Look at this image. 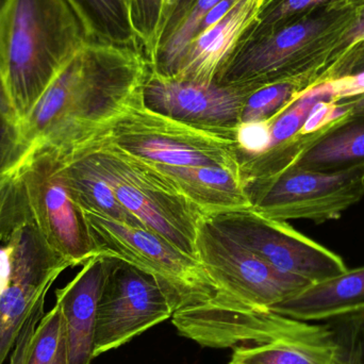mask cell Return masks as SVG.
Instances as JSON below:
<instances>
[{"mask_svg":"<svg viewBox=\"0 0 364 364\" xmlns=\"http://www.w3.org/2000/svg\"><path fill=\"white\" fill-rule=\"evenodd\" d=\"M149 73L142 50L85 42L17 124L19 156L33 144L49 145L66 156L100 140L144 106Z\"/></svg>","mask_w":364,"mask_h":364,"instance_id":"obj_1","label":"cell"},{"mask_svg":"<svg viewBox=\"0 0 364 364\" xmlns=\"http://www.w3.org/2000/svg\"><path fill=\"white\" fill-rule=\"evenodd\" d=\"M98 141L145 162L205 216L250 208L235 141L184 125L144 106L119 119Z\"/></svg>","mask_w":364,"mask_h":364,"instance_id":"obj_2","label":"cell"},{"mask_svg":"<svg viewBox=\"0 0 364 364\" xmlns=\"http://www.w3.org/2000/svg\"><path fill=\"white\" fill-rule=\"evenodd\" d=\"M87 42L68 0H8L0 11V77L15 127Z\"/></svg>","mask_w":364,"mask_h":364,"instance_id":"obj_3","label":"cell"},{"mask_svg":"<svg viewBox=\"0 0 364 364\" xmlns=\"http://www.w3.org/2000/svg\"><path fill=\"white\" fill-rule=\"evenodd\" d=\"M348 1L321 6L264 36L242 41L214 82L250 92L305 75L321 76L338 38L356 17Z\"/></svg>","mask_w":364,"mask_h":364,"instance_id":"obj_4","label":"cell"},{"mask_svg":"<svg viewBox=\"0 0 364 364\" xmlns=\"http://www.w3.org/2000/svg\"><path fill=\"white\" fill-rule=\"evenodd\" d=\"M66 156L81 158L102 177L144 229L197 259V230L205 215L172 182L145 162L102 141Z\"/></svg>","mask_w":364,"mask_h":364,"instance_id":"obj_5","label":"cell"},{"mask_svg":"<svg viewBox=\"0 0 364 364\" xmlns=\"http://www.w3.org/2000/svg\"><path fill=\"white\" fill-rule=\"evenodd\" d=\"M96 256L122 259L156 278L175 312L209 303L218 295L197 259L164 237L95 214L83 213Z\"/></svg>","mask_w":364,"mask_h":364,"instance_id":"obj_6","label":"cell"},{"mask_svg":"<svg viewBox=\"0 0 364 364\" xmlns=\"http://www.w3.org/2000/svg\"><path fill=\"white\" fill-rule=\"evenodd\" d=\"M250 209L271 220H339L364 196V162L331 171L291 166L276 176L244 182Z\"/></svg>","mask_w":364,"mask_h":364,"instance_id":"obj_7","label":"cell"},{"mask_svg":"<svg viewBox=\"0 0 364 364\" xmlns=\"http://www.w3.org/2000/svg\"><path fill=\"white\" fill-rule=\"evenodd\" d=\"M197 260L218 288L209 303L237 309L271 310L310 286L278 271L218 230L207 216L196 237Z\"/></svg>","mask_w":364,"mask_h":364,"instance_id":"obj_8","label":"cell"},{"mask_svg":"<svg viewBox=\"0 0 364 364\" xmlns=\"http://www.w3.org/2000/svg\"><path fill=\"white\" fill-rule=\"evenodd\" d=\"M9 168L21 181L34 218L51 247L72 267L96 257L85 215L62 178L57 149L31 145Z\"/></svg>","mask_w":364,"mask_h":364,"instance_id":"obj_9","label":"cell"},{"mask_svg":"<svg viewBox=\"0 0 364 364\" xmlns=\"http://www.w3.org/2000/svg\"><path fill=\"white\" fill-rule=\"evenodd\" d=\"M235 243L288 275L310 284L335 277L348 269L339 255L293 228L248 209L207 216Z\"/></svg>","mask_w":364,"mask_h":364,"instance_id":"obj_10","label":"cell"},{"mask_svg":"<svg viewBox=\"0 0 364 364\" xmlns=\"http://www.w3.org/2000/svg\"><path fill=\"white\" fill-rule=\"evenodd\" d=\"M106 257L108 269L98 304L94 358L125 346L174 314L154 276L122 259Z\"/></svg>","mask_w":364,"mask_h":364,"instance_id":"obj_11","label":"cell"},{"mask_svg":"<svg viewBox=\"0 0 364 364\" xmlns=\"http://www.w3.org/2000/svg\"><path fill=\"white\" fill-rule=\"evenodd\" d=\"M172 323L183 337L212 348H235L277 340L305 339L318 335L326 328V323L301 322L272 310L237 309L211 303L175 312Z\"/></svg>","mask_w":364,"mask_h":364,"instance_id":"obj_12","label":"cell"},{"mask_svg":"<svg viewBox=\"0 0 364 364\" xmlns=\"http://www.w3.org/2000/svg\"><path fill=\"white\" fill-rule=\"evenodd\" d=\"M254 92L216 82H192L149 73L143 105L151 112L235 141L242 111Z\"/></svg>","mask_w":364,"mask_h":364,"instance_id":"obj_13","label":"cell"},{"mask_svg":"<svg viewBox=\"0 0 364 364\" xmlns=\"http://www.w3.org/2000/svg\"><path fill=\"white\" fill-rule=\"evenodd\" d=\"M64 288L55 291L61 306L68 364H91L94 359L97 309L107 277L106 256H96Z\"/></svg>","mask_w":364,"mask_h":364,"instance_id":"obj_14","label":"cell"},{"mask_svg":"<svg viewBox=\"0 0 364 364\" xmlns=\"http://www.w3.org/2000/svg\"><path fill=\"white\" fill-rule=\"evenodd\" d=\"M264 1L237 0L215 25L194 38L177 72L170 78L205 85L214 82L226 60L256 23Z\"/></svg>","mask_w":364,"mask_h":364,"instance_id":"obj_15","label":"cell"},{"mask_svg":"<svg viewBox=\"0 0 364 364\" xmlns=\"http://www.w3.org/2000/svg\"><path fill=\"white\" fill-rule=\"evenodd\" d=\"M364 308V265L310 284L272 311L301 322H326Z\"/></svg>","mask_w":364,"mask_h":364,"instance_id":"obj_16","label":"cell"},{"mask_svg":"<svg viewBox=\"0 0 364 364\" xmlns=\"http://www.w3.org/2000/svg\"><path fill=\"white\" fill-rule=\"evenodd\" d=\"M343 348L335 326L305 339L277 340L235 348L229 364H342Z\"/></svg>","mask_w":364,"mask_h":364,"instance_id":"obj_17","label":"cell"},{"mask_svg":"<svg viewBox=\"0 0 364 364\" xmlns=\"http://www.w3.org/2000/svg\"><path fill=\"white\" fill-rule=\"evenodd\" d=\"M59 157L62 178L82 213L95 214L128 226L144 228L142 223L119 203L110 186L81 158L60 154Z\"/></svg>","mask_w":364,"mask_h":364,"instance_id":"obj_18","label":"cell"},{"mask_svg":"<svg viewBox=\"0 0 364 364\" xmlns=\"http://www.w3.org/2000/svg\"><path fill=\"white\" fill-rule=\"evenodd\" d=\"M68 2L78 16L87 42L130 47L143 51L140 36L132 21V9L124 0H68Z\"/></svg>","mask_w":364,"mask_h":364,"instance_id":"obj_19","label":"cell"},{"mask_svg":"<svg viewBox=\"0 0 364 364\" xmlns=\"http://www.w3.org/2000/svg\"><path fill=\"white\" fill-rule=\"evenodd\" d=\"M364 162V117L346 119L308 149L295 166L331 171Z\"/></svg>","mask_w":364,"mask_h":364,"instance_id":"obj_20","label":"cell"},{"mask_svg":"<svg viewBox=\"0 0 364 364\" xmlns=\"http://www.w3.org/2000/svg\"><path fill=\"white\" fill-rule=\"evenodd\" d=\"M318 85V76L305 75L265 85L248 96L242 111L241 123L273 119L301 94Z\"/></svg>","mask_w":364,"mask_h":364,"instance_id":"obj_21","label":"cell"},{"mask_svg":"<svg viewBox=\"0 0 364 364\" xmlns=\"http://www.w3.org/2000/svg\"><path fill=\"white\" fill-rule=\"evenodd\" d=\"M220 0H197L172 34L158 46L151 59V70L164 77H173L188 47L198 33L210 9Z\"/></svg>","mask_w":364,"mask_h":364,"instance_id":"obj_22","label":"cell"},{"mask_svg":"<svg viewBox=\"0 0 364 364\" xmlns=\"http://www.w3.org/2000/svg\"><path fill=\"white\" fill-rule=\"evenodd\" d=\"M339 1L348 0H265L256 23L242 41L264 36L291 19L303 16L321 6Z\"/></svg>","mask_w":364,"mask_h":364,"instance_id":"obj_23","label":"cell"},{"mask_svg":"<svg viewBox=\"0 0 364 364\" xmlns=\"http://www.w3.org/2000/svg\"><path fill=\"white\" fill-rule=\"evenodd\" d=\"M64 331L61 306L55 301L38 323L26 364H50L57 354Z\"/></svg>","mask_w":364,"mask_h":364,"instance_id":"obj_24","label":"cell"},{"mask_svg":"<svg viewBox=\"0 0 364 364\" xmlns=\"http://www.w3.org/2000/svg\"><path fill=\"white\" fill-rule=\"evenodd\" d=\"M132 14L143 51L147 60L151 61L166 18L164 0H134Z\"/></svg>","mask_w":364,"mask_h":364,"instance_id":"obj_25","label":"cell"},{"mask_svg":"<svg viewBox=\"0 0 364 364\" xmlns=\"http://www.w3.org/2000/svg\"><path fill=\"white\" fill-rule=\"evenodd\" d=\"M343 348L342 364H364V328L350 314L329 320Z\"/></svg>","mask_w":364,"mask_h":364,"instance_id":"obj_26","label":"cell"},{"mask_svg":"<svg viewBox=\"0 0 364 364\" xmlns=\"http://www.w3.org/2000/svg\"><path fill=\"white\" fill-rule=\"evenodd\" d=\"M271 134L272 119L240 124L235 136L240 160L265 153L271 144Z\"/></svg>","mask_w":364,"mask_h":364,"instance_id":"obj_27","label":"cell"},{"mask_svg":"<svg viewBox=\"0 0 364 364\" xmlns=\"http://www.w3.org/2000/svg\"><path fill=\"white\" fill-rule=\"evenodd\" d=\"M45 299H41L34 306L33 309L23 322L18 336H17L14 348H13L10 357H9L10 358L9 364H26L27 363L28 355H29L30 348H31L36 328H38V323L45 314Z\"/></svg>","mask_w":364,"mask_h":364,"instance_id":"obj_28","label":"cell"},{"mask_svg":"<svg viewBox=\"0 0 364 364\" xmlns=\"http://www.w3.org/2000/svg\"><path fill=\"white\" fill-rule=\"evenodd\" d=\"M363 42H364V6L358 8V12H357L354 21L342 32L341 36L336 42L335 46L331 50V57H329L327 68H331L333 64L343 58L350 49Z\"/></svg>","mask_w":364,"mask_h":364,"instance_id":"obj_29","label":"cell"},{"mask_svg":"<svg viewBox=\"0 0 364 364\" xmlns=\"http://www.w3.org/2000/svg\"><path fill=\"white\" fill-rule=\"evenodd\" d=\"M18 157L16 127L0 115V173L11 168Z\"/></svg>","mask_w":364,"mask_h":364,"instance_id":"obj_30","label":"cell"},{"mask_svg":"<svg viewBox=\"0 0 364 364\" xmlns=\"http://www.w3.org/2000/svg\"><path fill=\"white\" fill-rule=\"evenodd\" d=\"M196 1L197 0H177V1L175 2L174 6L171 9L170 13H168V17H166V23L162 26L161 31H160L159 40H158V44L157 46H156V49H157L158 46H159L161 43H164V41H166V38H168V36L174 32L177 26L181 23L182 19H183L184 16L188 14V11L193 8V6L196 4Z\"/></svg>","mask_w":364,"mask_h":364,"instance_id":"obj_31","label":"cell"},{"mask_svg":"<svg viewBox=\"0 0 364 364\" xmlns=\"http://www.w3.org/2000/svg\"><path fill=\"white\" fill-rule=\"evenodd\" d=\"M336 106L342 113L348 114L350 119L364 117V91L338 100Z\"/></svg>","mask_w":364,"mask_h":364,"instance_id":"obj_32","label":"cell"},{"mask_svg":"<svg viewBox=\"0 0 364 364\" xmlns=\"http://www.w3.org/2000/svg\"><path fill=\"white\" fill-rule=\"evenodd\" d=\"M0 115L8 119L11 123L14 124V125L16 123L14 113H13L12 108H11L10 102H9L8 96H6L4 83H2L1 77H0Z\"/></svg>","mask_w":364,"mask_h":364,"instance_id":"obj_33","label":"cell"},{"mask_svg":"<svg viewBox=\"0 0 364 364\" xmlns=\"http://www.w3.org/2000/svg\"><path fill=\"white\" fill-rule=\"evenodd\" d=\"M50 364H68L65 326H64L63 335H62L61 342H60L57 354H55V358H53V363Z\"/></svg>","mask_w":364,"mask_h":364,"instance_id":"obj_34","label":"cell"},{"mask_svg":"<svg viewBox=\"0 0 364 364\" xmlns=\"http://www.w3.org/2000/svg\"><path fill=\"white\" fill-rule=\"evenodd\" d=\"M350 314L364 328V308H363V309L357 310V311L353 312V314Z\"/></svg>","mask_w":364,"mask_h":364,"instance_id":"obj_35","label":"cell"},{"mask_svg":"<svg viewBox=\"0 0 364 364\" xmlns=\"http://www.w3.org/2000/svg\"><path fill=\"white\" fill-rule=\"evenodd\" d=\"M177 0H164V8H166V18H164V23H166V17H168L171 9H172V6H174L175 2Z\"/></svg>","mask_w":364,"mask_h":364,"instance_id":"obj_36","label":"cell"},{"mask_svg":"<svg viewBox=\"0 0 364 364\" xmlns=\"http://www.w3.org/2000/svg\"><path fill=\"white\" fill-rule=\"evenodd\" d=\"M348 4L354 8L358 9L364 6V0H348Z\"/></svg>","mask_w":364,"mask_h":364,"instance_id":"obj_37","label":"cell"},{"mask_svg":"<svg viewBox=\"0 0 364 364\" xmlns=\"http://www.w3.org/2000/svg\"><path fill=\"white\" fill-rule=\"evenodd\" d=\"M6 1H8V0H0V11L4 9V4H6Z\"/></svg>","mask_w":364,"mask_h":364,"instance_id":"obj_38","label":"cell"},{"mask_svg":"<svg viewBox=\"0 0 364 364\" xmlns=\"http://www.w3.org/2000/svg\"><path fill=\"white\" fill-rule=\"evenodd\" d=\"M124 1H125L126 4H127L128 6H129V8L132 9V1H134V0H124Z\"/></svg>","mask_w":364,"mask_h":364,"instance_id":"obj_39","label":"cell"}]
</instances>
